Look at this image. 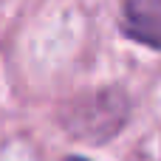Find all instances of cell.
Wrapping results in <instances>:
<instances>
[{
  "label": "cell",
  "instance_id": "1",
  "mask_svg": "<svg viewBox=\"0 0 161 161\" xmlns=\"http://www.w3.org/2000/svg\"><path fill=\"white\" fill-rule=\"evenodd\" d=\"M122 17H125L122 28L133 40H142L153 48H161V0L127 3Z\"/></svg>",
  "mask_w": 161,
  "mask_h": 161
},
{
  "label": "cell",
  "instance_id": "2",
  "mask_svg": "<svg viewBox=\"0 0 161 161\" xmlns=\"http://www.w3.org/2000/svg\"><path fill=\"white\" fill-rule=\"evenodd\" d=\"M68 161H85V158H68Z\"/></svg>",
  "mask_w": 161,
  "mask_h": 161
}]
</instances>
